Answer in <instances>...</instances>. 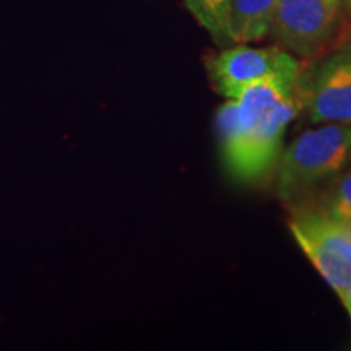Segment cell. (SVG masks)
Wrapping results in <instances>:
<instances>
[{
	"label": "cell",
	"mask_w": 351,
	"mask_h": 351,
	"mask_svg": "<svg viewBox=\"0 0 351 351\" xmlns=\"http://www.w3.org/2000/svg\"><path fill=\"white\" fill-rule=\"evenodd\" d=\"M339 296H340L341 302H343V304H345L346 311H348V313H351V283L343 289V291L340 293Z\"/></svg>",
	"instance_id": "cell-10"
},
{
	"label": "cell",
	"mask_w": 351,
	"mask_h": 351,
	"mask_svg": "<svg viewBox=\"0 0 351 351\" xmlns=\"http://www.w3.org/2000/svg\"><path fill=\"white\" fill-rule=\"evenodd\" d=\"M343 0H280L271 33L287 49L311 57L335 33Z\"/></svg>",
	"instance_id": "cell-5"
},
{
	"label": "cell",
	"mask_w": 351,
	"mask_h": 351,
	"mask_svg": "<svg viewBox=\"0 0 351 351\" xmlns=\"http://www.w3.org/2000/svg\"><path fill=\"white\" fill-rule=\"evenodd\" d=\"M307 114L314 124L351 125V49L337 52L320 65Z\"/></svg>",
	"instance_id": "cell-6"
},
{
	"label": "cell",
	"mask_w": 351,
	"mask_h": 351,
	"mask_svg": "<svg viewBox=\"0 0 351 351\" xmlns=\"http://www.w3.org/2000/svg\"><path fill=\"white\" fill-rule=\"evenodd\" d=\"M343 3L350 8V12H351V0H343Z\"/></svg>",
	"instance_id": "cell-11"
},
{
	"label": "cell",
	"mask_w": 351,
	"mask_h": 351,
	"mask_svg": "<svg viewBox=\"0 0 351 351\" xmlns=\"http://www.w3.org/2000/svg\"><path fill=\"white\" fill-rule=\"evenodd\" d=\"M210 83L218 95L236 99L245 88L261 82L300 83L301 64L280 47H251L245 44L223 49L207 60Z\"/></svg>",
	"instance_id": "cell-3"
},
{
	"label": "cell",
	"mask_w": 351,
	"mask_h": 351,
	"mask_svg": "<svg viewBox=\"0 0 351 351\" xmlns=\"http://www.w3.org/2000/svg\"><path fill=\"white\" fill-rule=\"evenodd\" d=\"M289 231L322 278L340 295L351 283V231L311 207H298Z\"/></svg>",
	"instance_id": "cell-4"
},
{
	"label": "cell",
	"mask_w": 351,
	"mask_h": 351,
	"mask_svg": "<svg viewBox=\"0 0 351 351\" xmlns=\"http://www.w3.org/2000/svg\"><path fill=\"white\" fill-rule=\"evenodd\" d=\"M351 150V125L322 124L302 132L278 158L276 192L298 204L314 187L345 169Z\"/></svg>",
	"instance_id": "cell-2"
},
{
	"label": "cell",
	"mask_w": 351,
	"mask_h": 351,
	"mask_svg": "<svg viewBox=\"0 0 351 351\" xmlns=\"http://www.w3.org/2000/svg\"><path fill=\"white\" fill-rule=\"evenodd\" d=\"M298 83L261 82L217 112L223 163L241 182L265 178L278 161L285 132L300 112Z\"/></svg>",
	"instance_id": "cell-1"
},
{
	"label": "cell",
	"mask_w": 351,
	"mask_h": 351,
	"mask_svg": "<svg viewBox=\"0 0 351 351\" xmlns=\"http://www.w3.org/2000/svg\"><path fill=\"white\" fill-rule=\"evenodd\" d=\"M192 16L204 26L218 44L228 43L226 28L232 0H184Z\"/></svg>",
	"instance_id": "cell-9"
},
{
	"label": "cell",
	"mask_w": 351,
	"mask_h": 351,
	"mask_svg": "<svg viewBox=\"0 0 351 351\" xmlns=\"http://www.w3.org/2000/svg\"><path fill=\"white\" fill-rule=\"evenodd\" d=\"M348 314H350V317H351V313H348Z\"/></svg>",
	"instance_id": "cell-13"
},
{
	"label": "cell",
	"mask_w": 351,
	"mask_h": 351,
	"mask_svg": "<svg viewBox=\"0 0 351 351\" xmlns=\"http://www.w3.org/2000/svg\"><path fill=\"white\" fill-rule=\"evenodd\" d=\"M280 0H232L228 19V43L245 44L267 36Z\"/></svg>",
	"instance_id": "cell-7"
},
{
	"label": "cell",
	"mask_w": 351,
	"mask_h": 351,
	"mask_svg": "<svg viewBox=\"0 0 351 351\" xmlns=\"http://www.w3.org/2000/svg\"><path fill=\"white\" fill-rule=\"evenodd\" d=\"M315 210L351 231V168L341 169L327 181L326 192Z\"/></svg>",
	"instance_id": "cell-8"
},
{
	"label": "cell",
	"mask_w": 351,
	"mask_h": 351,
	"mask_svg": "<svg viewBox=\"0 0 351 351\" xmlns=\"http://www.w3.org/2000/svg\"><path fill=\"white\" fill-rule=\"evenodd\" d=\"M348 163H351V150H350V158H348Z\"/></svg>",
	"instance_id": "cell-12"
}]
</instances>
